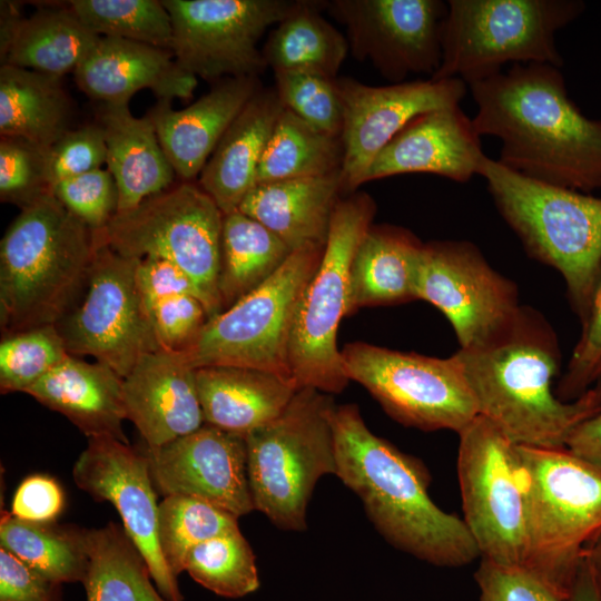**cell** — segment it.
Returning a JSON list of instances; mask_svg holds the SVG:
<instances>
[{
	"instance_id": "cell-4",
	"label": "cell",
	"mask_w": 601,
	"mask_h": 601,
	"mask_svg": "<svg viewBox=\"0 0 601 601\" xmlns=\"http://www.w3.org/2000/svg\"><path fill=\"white\" fill-rule=\"evenodd\" d=\"M93 230L48 193L23 207L0 243L2 336L56 325L81 299Z\"/></svg>"
},
{
	"instance_id": "cell-49",
	"label": "cell",
	"mask_w": 601,
	"mask_h": 601,
	"mask_svg": "<svg viewBox=\"0 0 601 601\" xmlns=\"http://www.w3.org/2000/svg\"><path fill=\"white\" fill-rule=\"evenodd\" d=\"M136 282L146 311L160 299L180 295L197 297L205 306L204 296L195 282L169 260L157 257L138 259Z\"/></svg>"
},
{
	"instance_id": "cell-53",
	"label": "cell",
	"mask_w": 601,
	"mask_h": 601,
	"mask_svg": "<svg viewBox=\"0 0 601 601\" xmlns=\"http://www.w3.org/2000/svg\"><path fill=\"white\" fill-rule=\"evenodd\" d=\"M26 18L21 4L16 1L0 2V60L2 61Z\"/></svg>"
},
{
	"instance_id": "cell-45",
	"label": "cell",
	"mask_w": 601,
	"mask_h": 601,
	"mask_svg": "<svg viewBox=\"0 0 601 601\" xmlns=\"http://www.w3.org/2000/svg\"><path fill=\"white\" fill-rule=\"evenodd\" d=\"M580 319L581 335L558 386L563 401L584 394L601 375V268Z\"/></svg>"
},
{
	"instance_id": "cell-32",
	"label": "cell",
	"mask_w": 601,
	"mask_h": 601,
	"mask_svg": "<svg viewBox=\"0 0 601 601\" xmlns=\"http://www.w3.org/2000/svg\"><path fill=\"white\" fill-rule=\"evenodd\" d=\"M325 1L297 0L269 32L262 49L267 67L309 70L337 79L349 51L346 37L321 13Z\"/></svg>"
},
{
	"instance_id": "cell-55",
	"label": "cell",
	"mask_w": 601,
	"mask_h": 601,
	"mask_svg": "<svg viewBox=\"0 0 601 601\" xmlns=\"http://www.w3.org/2000/svg\"><path fill=\"white\" fill-rule=\"evenodd\" d=\"M588 544L583 555L601 598V531Z\"/></svg>"
},
{
	"instance_id": "cell-22",
	"label": "cell",
	"mask_w": 601,
	"mask_h": 601,
	"mask_svg": "<svg viewBox=\"0 0 601 601\" xmlns=\"http://www.w3.org/2000/svg\"><path fill=\"white\" fill-rule=\"evenodd\" d=\"M127 420L147 449H158L205 424L196 368L183 352L158 349L141 357L124 378Z\"/></svg>"
},
{
	"instance_id": "cell-23",
	"label": "cell",
	"mask_w": 601,
	"mask_h": 601,
	"mask_svg": "<svg viewBox=\"0 0 601 601\" xmlns=\"http://www.w3.org/2000/svg\"><path fill=\"white\" fill-rule=\"evenodd\" d=\"M73 75L80 90L102 104H129L142 89L158 101H188L198 83L170 50L115 37H101Z\"/></svg>"
},
{
	"instance_id": "cell-10",
	"label": "cell",
	"mask_w": 601,
	"mask_h": 601,
	"mask_svg": "<svg viewBox=\"0 0 601 601\" xmlns=\"http://www.w3.org/2000/svg\"><path fill=\"white\" fill-rule=\"evenodd\" d=\"M223 219V211L198 184L180 180L135 208L116 213L93 234L124 257H157L180 267L201 292L210 318L223 311L218 294Z\"/></svg>"
},
{
	"instance_id": "cell-9",
	"label": "cell",
	"mask_w": 601,
	"mask_h": 601,
	"mask_svg": "<svg viewBox=\"0 0 601 601\" xmlns=\"http://www.w3.org/2000/svg\"><path fill=\"white\" fill-rule=\"evenodd\" d=\"M375 213V201L366 193L341 199L334 210L322 258L299 297L290 333L288 362L299 387L332 395L349 382L337 348V328L347 312L351 263Z\"/></svg>"
},
{
	"instance_id": "cell-50",
	"label": "cell",
	"mask_w": 601,
	"mask_h": 601,
	"mask_svg": "<svg viewBox=\"0 0 601 601\" xmlns=\"http://www.w3.org/2000/svg\"><path fill=\"white\" fill-rule=\"evenodd\" d=\"M61 587L0 548V601H62Z\"/></svg>"
},
{
	"instance_id": "cell-54",
	"label": "cell",
	"mask_w": 601,
	"mask_h": 601,
	"mask_svg": "<svg viewBox=\"0 0 601 601\" xmlns=\"http://www.w3.org/2000/svg\"><path fill=\"white\" fill-rule=\"evenodd\" d=\"M565 601H601L584 555L579 563Z\"/></svg>"
},
{
	"instance_id": "cell-29",
	"label": "cell",
	"mask_w": 601,
	"mask_h": 601,
	"mask_svg": "<svg viewBox=\"0 0 601 601\" xmlns=\"http://www.w3.org/2000/svg\"><path fill=\"white\" fill-rule=\"evenodd\" d=\"M107 145V167L118 188V211L135 208L174 185L176 173L151 120L129 104H102L97 111Z\"/></svg>"
},
{
	"instance_id": "cell-30",
	"label": "cell",
	"mask_w": 601,
	"mask_h": 601,
	"mask_svg": "<svg viewBox=\"0 0 601 601\" xmlns=\"http://www.w3.org/2000/svg\"><path fill=\"white\" fill-rule=\"evenodd\" d=\"M423 243L410 230L371 226L351 263L346 316L367 306L416 299Z\"/></svg>"
},
{
	"instance_id": "cell-46",
	"label": "cell",
	"mask_w": 601,
	"mask_h": 601,
	"mask_svg": "<svg viewBox=\"0 0 601 601\" xmlns=\"http://www.w3.org/2000/svg\"><path fill=\"white\" fill-rule=\"evenodd\" d=\"M52 193L92 230L104 228L118 210V188L108 169L62 179Z\"/></svg>"
},
{
	"instance_id": "cell-51",
	"label": "cell",
	"mask_w": 601,
	"mask_h": 601,
	"mask_svg": "<svg viewBox=\"0 0 601 601\" xmlns=\"http://www.w3.org/2000/svg\"><path fill=\"white\" fill-rule=\"evenodd\" d=\"M65 496L52 477L32 475L18 486L10 513L31 522H53L63 509Z\"/></svg>"
},
{
	"instance_id": "cell-42",
	"label": "cell",
	"mask_w": 601,
	"mask_h": 601,
	"mask_svg": "<svg viewBox=\"0 0 601 601\" xmlns=\"http://www.w3.org/2000/svg\"><path fill=\"white\" fill-rule=\"evenodd\" d=\"M274 78L286 109L315 128L341 137L343 108L336 79L309 70H276Z\"/></svg>"
},
{
	"instance_id": "cell-27",
	"label": "cell",
	"mask_w": 601,
	"mask_h": 601,
	"mask_svg": "<svg viewBox=\"0 0 601 601\" xmlns=\"http://www.w3.org/2000/svg\"><path fill=\"white\" fill-rule=\"evenodd\" d=\"M284 109L275 87H262L229 126L203 168L198 185L224 215L238 210L256 185L262 156Z\"/></svg>"
},
{
	"instance_id": "cell-28",
	"label": "cell",
	"mask_w": 601,
	"mask_h": 601,
	"mask_svg": "<svg viewBox=\"0 0 601 601\" xmlns=\"http://www.w3.org/2000/svg\"><path fill=\"white\" fill-rule=\"evenodd\" d=\"M196 382L205 423L242 436L279 416L299 388L290 377L228 365L196 368Z\"/></svg>"
},
{
	"instance_id": "cell-33",
	"label": "cell",
	"mask_w": 601,
	"mask_h": 601,
	"mask_svg": "<svg viewBox=\"0 0 601 601\" xmlns=\"http://www.w3.org/2000/svg\"><path fill=\"white\" fill-rule=\"evenodd\" d=\"M101 37L65 4H51L26 18L2 65L61 78L75 72Z\"/></svg>"
},
{
	"instance_id": "cell-41",
	"label": "cell",
	"mask_w": 601,
	"mask_h": 601,
	"mask_svg": "<svg viewBox=\"0 0 601 601\" xmlns=\"http://www.w3.org/2000/svg\"><path fill=\"white\" fill-rule=\"evenodd\" d=\"M68 355L56 325L2 336L0 343L1 393H26Z\"/></svg>"
},
{
	"instance_id": "cell-1",
	"label": "cell",
	"mask_w": 601,
	"mask_h": 601,
	"mask_svg": "<svg viewBox=\"0 0 601 601\" xmlns=\"http://www.w3.org/2000/svg\"><path fill=\"white\" fill-rule=\"evenodd\" d=\"M467 86L474 127L501 140L502 165L587 194L601 187V119L581 112L559 67L515 63Z\"/></svg>"
},
{
	"instance_id": "cell-52",
	"label": "cell",
	"mask_w": 601,
	"mask_h": 601,
	"mask_svg": "<svg viewBox=\"0 0 601 601\" xmlns=\"http://www.w3.org/2000/svg\"><path fill=\"white\" fill-rule=\"evenodd\" d=\"M566 449L601 472V411L573 431Z\"/></svg>"
},
{
	"instance_id": "cell-16",
	"label": "cell",
	"mask_w": 601,
	"mask_h": 601,
	"mask_svg": "<svg viewBox=\"0 0 601 601\" xmlns=\"http://www.w3.org/2000/svg\"><path fill=\"white\" fill-rule=\"evenodd\" d=\"M173 27L171 52L187 72L210 82L259 77L263 35L294 9L289 0H161Z\"/></svg>"
},
{
	"instance_id": "cell-39",
	"label": "cell",
	"mask_w": 601,
	"mask_h": 601,
	"mask_svg": "<svg viewBox=\"0 0 601 601\" xmlns=\"http://www.w3.org/2000/svg\"><path fill=\"white\" fill-rule=\"evenodd\" d=\"M197 583L224 598H243L259 588L256 556L239 528L196 545L185 560Z\"/></svg>"
},
{
	"instance_id": "cell-11",
	"label": "cell",
	"mask_w": 601,
	"mask_h": 601,
	"mask_svg": "<svg viewBox=\"0 0 601 601\" xmlns=\"http://www.w3.org/2000/svg\"><path fill=\"white\" fill-rule=\"evenodd\" d=\"M324 248L293 252L262 285L210 317L184 352L191 366H240L294 378L288 362L294 316Z\"/></svg>"
},
{
	"instance_id": "cell-37",
	"label": "cell",
	"mask_w": 601,
	"mask_h": 601,
	"mask_svg": "<svg viewBox=\"0 0 601 601\" xmlns=\"http://www.w3.org/2000/svg\"><path fill=\"white\" fill-rule=\"evenodd\" d=\"M343 157L341 137L315 128L285 108L262 156L256 185L341 173Z\"/></svg>"
},
{
	"instance_id": "cell-15",
	"label": "cell",
	"mask_w": 601,
	"mask_h": 601,
	"mask_svg": "<svg viewBox=\"0 0 601 601\" xmlns=\"http://www.w3.org/2000/svg\"><path fill=\"white\" fill-rule=\"evenodd\" d=\"M415 293L416 299L432 304L449 319L464 351L500 341L522 309L516 284L466 240L423 244Z\"/></svg>"
},
{
	"instance_id": "cell-8",
	"label": "cell",
	"mask_w": 601,
	"mask_h": 601,
	"mask_svg": "<svg viewBox=\"0 0 601 601\" xmlns=\"http://www.w3.org/2000/svg\"><path fill=\"white\" fill-rule=\"evenodd\" d=\"M525 479L526 564L570 590L601 531V472L566 447L518 446Z\"/></svg>"
},
{
	"instance_id": "cell-14",
	"label": "cell",
	"mask_w": 601,
	"mask_h": 601,
	"mask_svg": "<svg viewBox=\"0 0 601 601\" xmlns=\"http://www.w3.org/2000/svg\"><path fill=\"white\" fill-rule=\"evenodd\" d=\"M95 243L86 290L56 326L68 354L91 356L125 378L141 357L161 347L137 287L138 259L117 254L96 236Z\"/></svg>"
},
{
	"instance_id": "cell-6",
	"label": "cell",
	"mask_w": 601,
	"mask_h": 601,
	"mask_svg": "<svg viewBox=\"0 0 601 601\" xmlns=\"http://www.w3.org/2000/svg\"><path fill=\"white\" fill-rule=\"evenodd\" d=\"M331 394L299 387L272 422L245 436L254 509L277 528L302 532L313 491L336 474Z\"/></svg>"
},
{
	"instance_id": "cell-43",
	"label": "cell",
	"mask_w": 601,
	"mask_h": 601,
	"mask_svg": "<svg viewBox=\"0 0 601 601\" xmlns=\"http://www.w3.org/2000/svg\"><path fill=\"white\" fill-rule=\"evenodd\" d=\"M49 149L20 137L0 139V199L20 209L52 191Z\"/></svg>"
},
{
	"instance_id": "cell-25",
	"label": "cell",
	"mask_w": 601,
	"mask_h": 601,
	"mask_svg": "<svg viewBox=\"0 0 601 601\" xmlns=\"http://www.w3.org/2000/svg\"><path fill=\"white\" fill-rule=\"evenodd\" d=\"M26 393L66 416L88 439L128 443L122 430L127 420L124 378L106 364L68 354Z\"/></svg>"
},
{
	"instance_id": "cell-44",
	"label": "cell",
	"mask_w": 601,
	"mask_h": 601,
	"mask_svg": "<svg viewBox=\"0 0 601 601\" xmlns=\"http://www.w3.org/2000/svg\"><path fill=\"white\" fill-rule=\"evenodd\" d=\"M480 601H565L570 590L526 564L480 558L474 573Z\"/></svg>"
},
{
	"instance_id": "cell-26",
	"label": "cell",
	"mask_w": 601,
	"mask_h": 601,
	"mask_svg": "<svg viewBox=\"0 0 601 601\" xmlns=\"http://www.w3.org/2000/svg\"><path fill=\"white\" fill-rule=\"evenodd\" d=\"M343 191L341 173L262 183L247 194L238 210L268 228L292 252L325 247Z\"/></svg>"
},
{
	"instance_id": "cell-48",
	"label": "cell",
	"mask_w": 601,
	"mask_h": 601,
	"mask_svg": "<svg viewBox=\"0 0 601 601\" xmlns=\"http://www.w3.org/2000/svg\"><path fill=\"white\" fill-rule=\"evenodd\" d=\"M52 187L62 179L101 168L107 161V145L101 127L88 124L66 131L49 148Z\"/></svg>"
},
{
	"instance_id": "cell-12",
	"label": "cell",
	"mask_w": 601,
	"mask_h": 601,
	"mask_svg": "<svg viewBox=\"0 0 601 601\" xmlns=\"http://www.w3.org/2000/svg\"><path fill=\"white\" fill-rule=\"evenodd\" d=\"M341 353L349 381L405 426L459 433L479 415L454 354L439 358L367 343L347 344Z\"/></svg>"
},
{
	"instance_id": "cell-21",
	"label": "cell",
	"mask_w": 601,
	"mask_h": 601,
	"mask_svg": "<svg viewBox=\"0 0 601 601\" xmlns=\"http://www.w3.org/2000/svg\"><path fill=\"white\" fill-rule=\"evenodd\" d=\"M486 155L473 120L459 105L433 109L406 124L372 161L367 181L403 174H432L464 184Z\"/></svg>"
},
{
	"instance_id": "cell-13",
	"label": "cell",
	"mask_w": 601,
	"mask_h": 601,
	"mask_svg": "<svg viewBox=\"0 0 601 601\" xmlns=\"http://www.w3.org/2000/svg\"><path fill=\"white\" fill-rule=\"evenodd\" d=\"M457 434L463 520L481 558L523 564L525 479L518 445L481 415Z\"/></svg>"
},
{
	"instance_id": "cell-47",
	"label": "cell",
	"mask_w": 601,
	"mask_h": 601,
	"mask_svg": "<svg viewBox=\"0 0 601 601\" xmlns=\"http://www.w3.org/2000/svg\"><path fill=\"white\" fill-rule=\"evenodd\" d=\"M147 313L159 346L170 352L188 351L209 319L203 303L189 295L160 299Z\"/></svg>"
},
{
	"instance_id": "cell-18",
	"label": "cell",
	"mask_w": 601,
	"mask_h": 601,
	"mask_svg": "<svg viewBox=\"0 0 601 601\" xmlns=\"http://www.w3.org/2000/svg\"><path fill=\"white\" fill-rule=\"evenodd\" d=\"M336 86L343 108L341 178L344 191L351 193L364 184L374 158L406 124L426 111L459 105L467 90L457 78L370 86L342 77Z\"/></svg>"
},
{
	"instance_id": "cell-7",
	"label": "cell",
	"mask_w": 601,
	"mask_h": 601,
	"mask_svg": "<svg viewBox=\"0 0 601 601\" xmlns=\"http://www.w3.org/2000/svg\"><path fill=\"white\" fill-rule=\"evenodd\" d=\"M580 0H449L442 61L431 79L466 85L505 63L562 66L555 33L584 10Z\"/></svg>"
},
{
	"instance_id": "cell-17",
	"label": "cell",
	"mask_w": 601,
	"mask_h": 601,
	"mask_svg": "<svg viewBox=\"0 0 601 601\" xmlns=\"http://www.w3.org/2000/svg\"><path fill=\"white\" fill-rule=\"evenodd\" d=\"M324 10L346 28L352 56L391 83L412 73L432 78L441 66L447 1L331 0Z\"/></svg>"
},
{
	"instance_id": "cell-34",
	"label": "cell",
	"mask_w": 601,
	"mask_h": 601,
	"mask_svg": "<svg viewBox=\"0 0 601 601\" xmlns=\"http://www.w3.org/2000/svg\"><path fill=\"white\" fill-rule=\"evenodd\" d=\"M88 571L82 582L87 601H169L152 583L141 552L115 522L85 529Z\"/></svg>"
},
{
	"instance_id": "cell-3",
	"label": "cell",
	"mask_w": 601,
	"mask_h": 601,
	"mask_svg": "<svg viewBox=\"0 0 601 601\" xmlns=\"http://www.w3.org/2000/svg\"><path fill=\"white\" fill-rule=\"evenodd\" d=\"M479 415L518 446L563 449L573 431L601 411V388L572 401L553 392L561 352L545 317L522 306L513 328L490 346L454 354Z\"/></svg>"
},
{
	"instance_id": "cell-38",
	"label": "cell",
	"mask_w": 601,
	"mask_h": 601,
	"mask_svg": "<svg viewBox=\"0 0 601 601\" xmlns=\"http://www.w3.org/2000/svg\"><path fill=\"white\" fill-rule=\"evenodd\" d=\"M238 528V518L199 499L168 495L159 503V544L175 577L196 545Z\"/></svg>"
},
{
	"instance_id": "cell-2",
	"label": "cell",
	"mask_w": 601,
	"mask_h": 601,
	"mask_svg": "<svg viewBox=\"0 0 601 601\" xmlns=\"http://www.w3.org/2000/svg\"><path fill=\"white\" fill-rule=\"evenodd\" d=\"M332 425L335 475L358 496L387 543L442 568L481 558L464 520L432 501L431 477L421 461L375 435L355 404L336 405Z\"/></svg>"
},
{
	"instance_id": "cell-5",
	"label": "cell",
	"mask_w": 601,
	"mask_h": 601,
	"mask_svg": "<svg viewBox=\"0 0 601 601\" xmlns=\"http://www.w3.org/2000/svg\"><path fill=\"white\" fill-rule=\"evenodd\" d=\"M479 176L529 256L562 275L581 318L601 268V198L528 178L487 156Z\"/></svg>"
},
{
	"instance_id": "cell-40",
	"label": "cell",
	"mask_w": 601,
	"mask_h": 601,
	"mask_svg": "<svg viewBox=\"0 0 601 601\" xmlns=\"http://www.w3.org/2000/svg\"><path fill=\"white\" fill-rule=\"evenodd\" d=\"M66 3L100 37L128 39L171 51V19L161 1L70 0Z\"/></svg>"
},
{
	"instance_id": "cell-31",
	"label": "cell",
	"mask_w": 601,
	"mask_h": 601,
	"mask_svg": "<svg viewBox=\"0 0 601 601\" xmlns=\"http://www.w3.org/2000/svg\"><path fill=\"white\" fill-rule=\"evenodd\" d=\"M72 108L61 78L0 67V135L49 149L70 128Z\"/></svg>"
},
{
	"instance_id": "cell-24",
	"label": "cell",
	"mask_w": 601,
	"mask_h": 601,
	"mask_svg": "<svg viewBox=\"0 0 601 601\" xmlns=\"http://www.w3.org/2000/svg\"><path fill=\"white\" fill-rule=\"evenodd\" d=\"M260 88L257 77L224 78L186 108L175 110L171 101L157 100L147 111L181 181L200 175L229 126Z\"/></svg>"
},
{
	"instance_id": "cell-56",
	"label": "cell",
	"mask_w": 601,
	"mask_h": 601,
	"mask_svg": "<svg viewBox=\"0 0 601 601\" xmlns=\"http://www.w3.org/2000/svg\"><path fill=\"white\" fill-rule=\"evenodd\" d=\"M597 386H598L599 388H601V375H600V377H599V380H598Z\"/></svg>"
},
{
	"instance_id": "cell-36",
	"label": "cell",
	"mask_w": 601,
	"mask_h": 601,
	"mask_svg": "<svg viewBox=\"0 0 601 601\" xmlns=\"http://www.w3.org/2000/svg\"><path fill=\"white\" fill-rule=\"evenodd\" d=\"M0 545L48 579L83 582L89 558L85 529L31 522L1 511Z\"/></svg>"
},
{
	"instance_id": "cell-19",
	"label": "cell",
	"mask_w": 601,
	"mask_h": 601,
	"mask_svg": "<svg viewBox=\"0 0 601 601\" xmlns=\"http://www.w3.org/2000/svg\"><path fill=\"white\" fill-rule=\"evenodd\" d=\"M75 483L95 500L110 502L141 552L155 585L169 601H184L158 538L159 504L145 453L111 437L88 439L72 471Z\"/></svg>"
},
{
	"instance_id": "cell-20",
	"label": "cell",
	"mask_w": 601,
	"mask_h": 601,
	"mask_svg": "<svg viewBox=\"0 0 601 601\" xmlns=\"http://www.w3.org/2000/svg\"><path fill=\"white\" fill-rule=\"evenodd\" d=\"M155 487L206 501L236 518L254 509L245 436L209 424L158 449H147Z\"/></svg>"
},
{
	"instance_id": "cell-35",
	"label": "cell",
	"mask_w": 601,
	"mask_h": 601,
	"mask_svg": "<svg viewBox=\"0 0 601 601\" xmlns=\"http://www.w3.org/2000/svg\"><path fill=\"white\" fill-rule=\"evenodd\" d=\"M293 252L239 210L224 215L218 294L223 311L268 279Z\"/></svg>"
}]
</instances>
